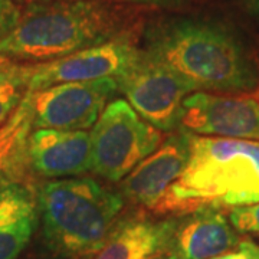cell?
<instances>
[{"instance_id": "cell-1", "label": "cell", "mask_w": 259, "mask_h": 259, "mask_svg": "<svg viewBox=\"0 0 259 259\" xmlns=\"http://www.w3.org/2000/svg\"><path fill=\"white\" fill-rule=\"evenodd\" d=\"M140 45L196 91L248 94L259 90V66L228 25L200 16H164L143 28Z\"/></svg>"}, {"instance_id": "cell-2", "label": "cell", "mask_w": 259, "mask_h": 259, "mask_svg": "<svg viewBox=\"0 0 259 259\" xmlns=\"http://www.w3.org/2000/svg\"><path fill=\"white\" fill-rule=\"evenodd\" d=\"M143 29L137 6L112 0H59L26 5L15 29L0 40V55L47 62Z\"/></svg>"}, {"instance_id": "cell-3", "label": "cell", "mask_w": 259, "mask_h": 259, "mask_svg": "<svg viewBox=\"0 0 259 259\" xmlns=\"http://www.w3.org/2000/svg\"><path fill=\"white\" fill-rule=\"evenodd\" d=\"M259 202V141L190 134V157L156 207L186 214L202 207H239Z\"/></svg>"}, {"instance_id": "cell-4", "label": "cell", "mask_w": 259, "mask_h": 259, "mask_svg": "<svg viewBox=\"0 0 259 259\" xmlns=\"http://www.w3.org/2000/svg\"><path fill=\"white\" fill-rule=\"evenodd\" d=\"M36 196L48 246L66 258L98 253L124 207L122 194L91 177L48 182Z\"/></svg>"}, {"instance_id": "cell-5", "label": "cell", "mask_w": 259, "mask_h": 259, "mask_svg": "<svg viewBox=\"0 0 259 259\" xmlns=\"http://www.w3.org/2000/svg\"><path fill=\"white\" fill-rule=\"evenodd\" d=\"M90 136L94 173L114 183L130 175L163 143L161 131L121 98L104 108Z\"/></svg>"}, {"instance_id": "cell-6", "label": "cell", "mask_w": 259, "mask_h": 259, "mask_svg": "<svg viewBox=\"0 0 259 259\" xmlns=\"http://www.w3.org/2000/svg\"><path fill=\"white\" fill-rule=\"evenodd\" d=\"M115 81L136 112L160 131L180 127L183 101L196 93L192 83L147 55L143 48L136 62Z\"/></svg>"}, {"instance_id": "cell-7", "label": "cell", "mask_w": 259, "mask_h": 259, "mask_svg": "<svg viewBox=\"0 0 259 259\" xmlns=\"http://www.w3.org/2000/svg\"><path fill=\"white\" fill-rule=\"evenodd\" d=\"M141 32L143 29L64 58L29 64L28 91L36 93L58 83L118 78L139 58Z\"/></svg>"}, {"instance_id": "cell-8", "label": "cell", "mask_w": 259, "mask_h": 259, "mask_svg": "<svg viewBox=\"0 0 259 259\" xmlns=\"http://www.w3.org/2000/svg\"><path fill=\"white\" fill-rule=\"evenodd\" d=\"M180 128L200 137L259 141V90L248 94L192 93L182 105Z\"/></svg>"}, {"instance_id": "cell-9", "label": "cell", "mask_w": 259, "mask_h": 259, "mask_svg": "<svg viewBox=\"0 0 259 259\" xmlns=\"http://www.w3.org/2000/svg\"><path fill=\"white\" fill-rule=\"evenodd\" d=\"M118 91L114 78L58 83L30 93L35 128L85 131L104 111L105 102Z\"/></svg>"}, {"instance_id": "cell-10", "label": "cell", "mask_w": 259, "mask_h": 259, "mask_svg": "<svg viewBox=\"0 0 259 259\" xmlns=\"http://www.w3.org/2000/svg\"><path fill=\"white\" fill-rule=\"evenodd\" d=\"M190 157V133L180 130L133 168L121 182V194L156 210L168 187L185 171Z\"/></svg>"}, {"instance_id": "cell-11", "label": "cell", "mask_w": 259, "mask_h": 259, "mask_svg": "<svg viewBox=\"0 0 259 259\" xmlns=\"http://www.w3.org/2000/svg\"><path fill=\"white\" fill-rule=\"evenodd\" d=\"M239 245L232 223L218 207L182 214L158 259H212Z\"/></svg>"}, {"instance_id": "cell-12", "label": "cell", "mask_w": 259, "mask_h": 259, "mask_svg": "<svg viewBox=\"0 0 259 259\" xmlns=\"http://www.w3.org/2000/svg\"><path fill=\"white\" fill-rule=\"evenodd\" d=\"M30 170L44 177L81 176L93 170L91 136L87 131L37 128L29 139Z\"/></svg>"}, {"instance_id": "cell-13", "label": "cell", "mask_w": 259, "mask_h": 259, "mask_svg": "<svg viewBox=\"0 0 259 259\" xmlns=\"http://www.w3.org/2000/svg\"><path fill=\"white\" fill-rule=\"evenodd\" d=\"M177 221L179 218L122 221L114 226L95 259H158L175 232Z\"/></svg>"}, {"instance_id": "cell-14", "label": "cell", "mask_w": 259, "mask_h": 259, "mask_svg": "<svg viewBox=\"0 0 259 259\" xmlns=\"http://www.w3.org/2000/svg\"><path fill=\"white\" fill-rule=\"evenodd\" d=\"M37 196L22 183L0 187V259H18L37 225Z\"/></svg>"}, {"instance_id": "cell-15", "label": "cell", "mask_w": 259, "mask_h": 259, "mask_svg": "<svg viewBox=\"0 0 259 259\" xmlns=\"http://www.w3.org/2000/svg\"><path fill=\"white\" fill-rule=\"evenodd\" d=\"M33 128L30 93L0 127V187L22 183L30 170L29 139Z\"/></svg>"}, {"instance_id": "cell-16", "label": "cell", "mask_w": 259, "mask_h": 259, "mask_svg": "<svg viewBox=\"0 0 259 259\" xmlns=\"http://www.w3.org/2000/svg\"><path fill=\"white\" fill-rule=\"evenodd\" d=\"M29 64H0V127L9 120L28 93Z\"/></svg>"}, {"instance_id": "cell-17", "label": "cell", "mask_w": 259, "mask_h": 259, "mask_svg": "<svg viewBox=\"0 0 259 259\" xmlns=\"http://www.w3.org/2000/svg\"><path fill=\"white\" fill-rule=\"evenodd\" d=\"M229 221L235 231L241 233H259V202L233 207L229 214Z\"/></svg>"}, {"instance_id": "cell-18", "label": "cell", "mask_w": 259, "mask_h": 259, "mask_svg": "<svg viewBox=\"0 0 259 259\" xmlns=\"http://www.w3.org/2000/svg\"><path fill=\"white\" fill-rule=\"evenodd\" d=\"M22 8L13 0H0V40L15 29L20 18Z\"/></svg>"}, {"instance_id": "cell-19", "label": "cell", "mask_w": 259, "mask_h": 259, "mask_svg": "<svg viewBox=\"0 0 259 259\" xmlns=\"http://www.w3.org/2000/svg\"><path fill=\"white\" fill-rule=\"evenodd\" d=\"M122 5L137 6V8H163V9H171L187 5L193 0H112Z\"/></svg>"}, {"instance_id": "cell-20", "label": "cell", "mask_w": 259, "mask_h": 259, "mask_svg": "<svg viewBox=\"0 0 259 259\" xmlns=\"http://www.w3.org/2000/svg\"><path fill=\"white\" fill-rule=\"evenodd\" d=\"M212 259H250V249H249V241L239 242L238 248L231 252H226L223 255L214 256Z\"/></svg>"}, {"instance_id": "cell-21", "label": "cell", "mask_w": 259, "mask_h": 259, "mask_svg": "<svg viewBox=\"0 0 259 259\" xmlns=\"http://www.w3.org/2000/svg\"><path fill=\"white\" fill-rule=\"evenodd\" d=\"M242 9L259 23V0H241Z\"/></svg>"}, {"instance_id": "cell-22", "label": "cell", "mask_w": 259, "mask_h": 259, "mask_svg": "<svg viewBox=\"0 0 259 259\" xmlns=\"http://www.w3.org/2000/svg\"><path fill=\"white\" fill-rule=\"evenodd\" d=\"M18 3L19 6H26V5H33V3H49V2H59V0H13Z\"/></svg>"}, {"instance_id": "cell-23", "label": "cell", "mask_w": 259, "mask_h": 259, "mask_svg": "<svg viewBox=\"0 0 259 259\" xmlns=\"http://www.w3.org/2000/svg\"><path fill=\"white\" fill-rule=\"evenodd\" d=\"M249 249H250V259H259V245L249 241Z\"/></svg>"}, {"instance_id": "cell-24", "label": "cell", "mask_w": 259, "mask_h": 259, "mask_svg": "<svg viewBox=\"0 0 259 259\" xmlns=\"http://www.w3.org/2000/svg\"><path fill=\"white\" fill-rule=\"evenodd\" d=\"M8 61H9V59H6L5 56L0 55V64H5V62H8Z\"/></svg>"}]
</instances>
